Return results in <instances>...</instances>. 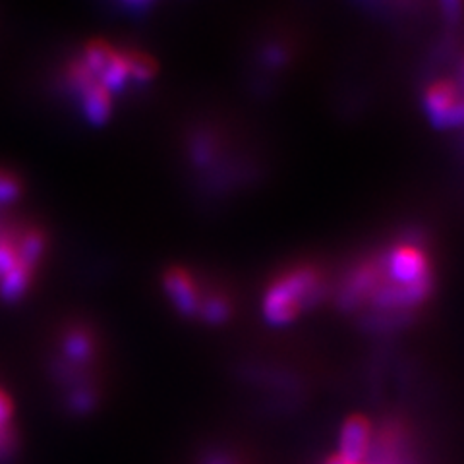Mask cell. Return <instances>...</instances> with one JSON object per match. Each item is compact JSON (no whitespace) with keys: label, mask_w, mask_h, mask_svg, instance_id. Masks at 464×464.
I'll return each mask as SVG.
<instances>
[{"label":"cell","mask_w":464,"mask_h":464,"mask_svg":"<svg viewBox=\"0 0 464 464\" xmlns=\"http://www.w3.org/2000/svg\"><path fill=\"white\" fill-rule=\"evenodd\" d=\"M20 180L12 170L0 169V203L14 201L20 196Z\"/></svg>","instance_id":"ba28073f"},{"label":"cell","mask_w":464,"mask_h":464,"mask_svg":"<svg viewBox=\"0 0 464 464\" xmlns=\"http://www.w3.org/2000/svg\"><path fill=\"white\" fill-rule=\"evenodd\" d=\"M16 447V430H14V406L6 393L0 389V464H3Z\"/></svg>","instance_id":"52a82bcc"},{"label":"cell","mask_w":464,"mask_h":464,"mask_svg":"<svg viewBox=\"0 0 464 464\" xmlns=\"http://www.w3.org/2000/svg\"><path fill=\"white\" fill-rule=\"evenodd\" d=\"M155 66L143 53L116 49L105 43L85 47L78 61L70 64L66 80L80 97V107L92 122H105L112 107V97L124 92L130 82H145Z\"/></svg>","instance_id":"6da1fadb"},{"label":"cell","mask_w":464,"mask_h":464,"mask_svg":"<svg viewBox=\"0 0 464 464\" xmlns=\"http://www.w3.org/2000/svg\"><path fill=\"white\" fill-rule=\"evenodd\" d=\"M319 275L310 267H298L275 281L264 300V314L269 324L285 325L306 308L319 295Z\"/></svg>","instance_id":"3957f363"},{"label":"cell","mask_w":464,"mask_h":464,"mask_svg":"<svg viewBox=\"0 0 464 464\" xmlns=\"http://www.w3.org/2000/svg\"><path fill=\"white\" fill-rule=\"evenodd\" d=\"M209 464H227L225 460H221V459H215V460H211Z\"/></svg>","instance_id":"30bf717a"},{"label":"cell","mask_w":464,"mask_h":464,"mask_svg":"<svg viewBox=\"0 0 464 464\" xmlns=\"http://www.w3.org/2000/svg\"><path fill=\"white\" fill-rule=\"evenodd\" d=\"M45 250V237L34 227L10 225L0 217V298L16 300L32 285Z\"/></svg>","instance_id":"7a4b0ae2"},{"label":"cell","mask_w":464,"mask_h":464,"mask_svg":"<svg viewBox=\"0 0 464 464\" xmlns=\"http://www.w3.org/2000/svg\"><path fill=\"white\" fill-rule=\"evenodd\" d=\"M370 449V426L364 418L353 416L348 418L341 430L339 443V459L360 464L368 455Z\"/></svg>","instance_id":"8992f818"},{"label":"cell","mask_w":464,"mask_h":464,"mask_svg":"<svg viewBox=\"0 0 464 464\" xmlns=\"http://www.w3.org/2000/svg\"><path fill=\"white\" fill-rule=\"evenodd\" d=\"M426 111L435 124H459L464 121V103L447 83H435L426 95Z\"/></svg>","instance_id":"5b68a950"},{"label":"cell","mask_w":464,"mask_h":464,"mask_svg":"<svg viewBox=\"0 0 464 464\" xmlns=\"http://www.w3.org/2000/svg\"><path fill=\"white\" fill-rule=\"evenodd\" d=\"M165 290L174 308L186 315H199L211 324L225 322L228 317V304L221 296H203L196 279L180 267H172L165 275Z\"/></svg>","instance_id":"277c9868"},{"label":"cell","mask_w":464,"mask_h":464,"mask_svg":"<svg viewBox=\"0 0 464 464\" xmlns=\"http://www.w3.org/2000/svg\"><path fill=\"white\" fill-rule=\"evenodd\" d=\"M327 464H353V462H346V460H343V459H333V460H329Z\"/></svg>","instance_id":"9c48e42d"}]
</instances>
